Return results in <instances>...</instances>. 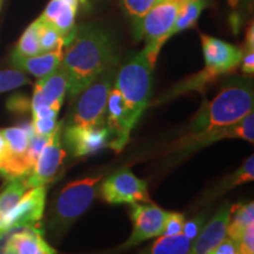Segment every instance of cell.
Wrapping results in <instances>:
<instances>
[{
  "mask_svg": "<svg viewBox=\"0 0 254 254\" xmlns=\"http://www.w3.org/2000/svg\"><path fill=\"white\" fill-rule=\"evenodd\" d=\"M153 64L145 50L133 55L117 71L114 86L118 87L126 107L127 127L132 131L147 109L152 97Z\"/></svg>",
  "mask_w": 254,
  "mask_h": 254,
  "instance_id": "obj_3",
  "label": "cell"
},
{
  "mask_svg": "<svg viewBox=\"0 0 254 254\" xmlns=\"http://www.w3.org/2000/svg\"><path fill=\"white\" fill-rule=\"evenodd\" d=\"M167 213L168 212L154 205L153 202L133 204L131 207V219L133 224L132 234L123 245L117 247L114 252H123L131 247L140 245L146 240L161 236Z\"/></svg>",
  "mask_w": 254,
  "mask_h": 254,
  "instance_id": "obj_9",
  "label": "cell"
},
{
  "mask_svg": "<svg viewBox=\"0 0 254 254\" xmlns=\"http://www.w3.org/2000/svg\"><path fill=\"white\" fill-rule=\"evenodd\" d=\"M4 153H5V139L4 136H2L1 132H0V159H1Z\"/></svg>",
  "mask_w": 254,
  "mask_h": 254,
  "instance_id": "obj_36",
  "label": "cell"
},
{
  "mask_svg": "<svg viewBox=\"0 0 254 254\" xmlns=\"http://www.w3.org/2000/svg\"><path fill=\"white\" fill-rule=\"evenodd\" d=\"M206 218H207V213L204 212V213H200L196 217L190 219V220H185V224H184L183 227V233L187 238H190V240H194L199 236L202 228H204Z\"/></svg>",
  "mask_w": 254,
  "mask_h": 254,
  "instance_id": "obj_28",
  "label": "cell"
},
{
  "mask_svg": "<svg viewBox=\"0 0 254 254\" xmlns=\"http://www.w3.org/2000/svg\"><path fill=\"white\" fill-rule=\"evenodd\" d=\"M27 84H30V80L23 71H19V69L0 71V93L14 90V88Z\"/></svg>",
  "mask_w": 254,
  "mask_h": 254,
  "instance_id": "obj_26",
  "label": "cell"
},
{
  "mask_svg": "<svg viewBox=\"0 0 254 254\" xmlns=\"http://www.w3.org/2000/svg\"><path fill=\"white\" fill-rule=\"evenodd\" d=\"M64 46L60 45L56 50L50 52L39 53L32 57H17L11 56V63L19 71H24L34 75L36 78H43L56 71L63 60Z\"/></svg>",
  "mask_w": 254,
  "mask_h": 254,
  "instance_id": "obj_17",
  "label": "cell"
},
{
  "mask_svg": "<svg viewBox=\"0 0 254 254\" xmlns=\"http://www.w3.org/2000/svg\"><path fill=\"white\" fill-rule=\"evenodd\" d=\"M241 69L247 75H252L254 73V49L244 51L243 60H241Z\"/></svg>",
  "mask_w": 254,
  "mask_h": 254,
  "instance_id": "obj_33",
  "label": "cell"
},
{
  "mask_svg": "<svg viewBox=\"0 0 254 254\" xmlns=\"http://www.w3.org/2000/svg\"><path fill=\"white\" fill-rule=\"evenodd\" d=\"M7 107L14 112H24L31 109V101H28L23 95L17 94L11 97L7 101Z\"/></svg>",
  "mask_w": 254,
  "mask_h": 254,
  "instance_id": "obj_32",
  "label": "cell"
},
{
  "mask_svg": "<svg viewBox=\"0 0 254 254\" xmlns=\"http://www.w3.org/2000/svg\"><path fill=\"white\" fill-rule=\"evenodd\" d=\"M67 94V75L62 66L45 77L39 78L34 85L31 111L41 107H60Z\"/></svg>",
  "mask_w": 254,
  "mask_h": 254,
  "instance_id": "obj_15",
  "label": "cell"
},
{
  "mask_svg": "<svg viewBox=\"0 0 254 254\" xmlns=\"http://www.w3.org/2000/svg\"><path fill=\"white\" fill-rule=\"evenodd\" d=\"M252 224H254V202L250 201L246 204L238 202L230 207L226 237L239 243L246 228Z\"/></svg>",
  "mask_w": 254,
  "mask_h": 254,
  "instance_id": "obj_18",
  "label": "cell"
},
{
  "mask_svg": "<svg viewBox=\"0 0 254 254\" xmlns=\"http://www.w3.org/2000/svg\"><path fill=\"white\" fill-rule=\"evenodd\" d=\"M101 178L103 176L75 180L60 190L51 205L47 217V226L51 232L62 234L87 211L97 195V186Z\"/></svg>",
  "mask_w": 254,
  "mask_h": 254,
  "instance_id": "obj_4",
  "label": "cell"
},
{
  "mask_svg": "<svg viewBox=\"0 0 254 254\" xmlns=\"http://www.w3.org/2000/svg\"><path fill=\"white\" fill-rule=\"evenodd\" d=\"M2 254H57V251L45 240L40 225L21 226L0 234Z\"/></svg>",
  "mask_w": 254,
  "mask_h": 254,
  "instance_id": "obj_12",
  "label": "cell"
},
{
  "mask_svg": "<svg viewBox=\"0 0 254 254\" xmlns=\"http://www.w3.org/2000/svg\"><path fill=\"white\" fill-rule=\"evenodd\" d=\"M46 186H38L24 193L19 202L0 221L2 232L21 226L40 225L46 205Z\"/></svg>",
  "mask_w": 254,
  "mask_h": 254,
  "instance_id": "obj_11",
  "label": "cell"
},
{
  "mask_svg": "<svg viewBox=\"0 0 254 254\" xmlns=\"http://www.w3.org/2000/svg\"><path fill=\"white\" fill-rule=\"evenodd\" d=\"M209 2L211 0H187L180 13L178 14L176 23H174L172 30L170 31L168 38L194 26L200 14L209 5Z\"/></svg>",
  "mask_w": 254,
  "mask_h": 254,
  "instance_id": "obj_21",
  "label": "cell"
},
{
  "mask_svg": "<svg viewBox=\"0 0 254 254\" xmlns=\"http://www.w3.org/2000/svg\"><path fill=\"white\" fill-rule=\"evenodd\" d=\"M2 1H4V0H0V8H1V5H2Z\"/></svg>",
  "mask_w": 254,
  "mask_h": 254,
  "instance_id": "obj_38",
  "label": "cell"
},
{
  "mask_svg": "<svg viewBox=\"0 0 254 254\" xmlns=\"http://www.w3.org/2000/svg\"><path fill=\"white\" fill-rule=\"evenodd\" d=\"M237 1H239V0H230V2H232V4H236Z\"/></svg>",
  "mask_w": 254,
  "mask_h": 254,
  "instance_id": "obj_37",
  "label": "cell"
},
{
  "mask_svg": "<svg viewBox=\"0 0 254 254\" xmlns=\"http://www.w3.org/2000/svg\"><path fill=\"white\" fill-rule=\"evenodd\" d=\"M58 125L57 118H33L32 120L33 131L40 135H50Z\"/></svg>",
  "mask_w": 254,
  "mask_h": 254,
  "instance_id": "obj_29",
  "label": "cell"
},
{
  "mask_svg": "<svg viewBox=\"0 0 254 254\" xmlns=\"http://www.w3.org/2000/svg\"><path fill=\"white\" fill-rule=\"evenodd\" d=\"M62 128L63 125L59 124L55 131L51 133L33 168L25 177L28 190L38 186H46L59 173L66 157V151L62 145Z\"/></svg>",
  "mask_w": 254,
  "mask_h": 254,
  "instance_id": "obj_10",
  "label": "cell"
},
{
  "mask_svg": "<svg viewBox=\"0 0 254 254\" xmlns=\"http://www.w3.org/2000/svg\"><path fill=\"white\" fill-rule=\"evenodd\" d=\"M254 49V38H253V25H251L246 34V43H245V50Z\"/></svg>",
  "mask_w": 254,
  "mask_h": 254,
  "instance_id": "obj_34",
  "label": "cell"
},
{
  "mask_svg": "<svg viewBox=\"0 0 254 254\" xmlns=\"http://www.w3.org/2000/svg\"><path fill=\"white\" fill-rule=\"evenodd\" d=\"M194 240H190L185 234L159 236L152 245L139 251L136 254H187Z\"/></svg>",
  "mask_w": 254,
  "mask_h": 254,
  "instance_id": "obj_20",
  "label": "cell"
},
{
  "mask_svg": "<svg viewBox=\"0 0 254 254\" xmlns=\"http://www.w3.org/2000/svg\"><path fill=\"white\" fill-rule=\"evenodd\" d=\"M100 196L109 204L152 202L147 184L139 179L128 168H122L105 179L100 186Z\"/></svg>",
  "mask_w": 254,
  "mask_h": 254,
  "instance_id": "obj_8",
  "label": "cell"
},
{
  "mask_svg": "<svg viewBox=\"0 0 254 254\" xmlns=\"http://www.w3.org/2000/svg\"><path fill=\"white\" fill-rule=\"evenodd\" d=\"M63 2H65L66 5L71 6V7L75 8V9H79V6H80L82 0H62Z\"/></svg>",
  "mask_w": 254,
  "mask_h": 254,
  "instance_id": "obj_35",
  "label": "cell"
},
{
  "mask_svg": "<svg viewBox=\"0 0 254 254\" xmlns=\"http://www.w3.org/2000/svg\"><path fill=\"white\" fill-rule=\"evenodd\" d=\"M222 139H244V140L254 141V113L253 111L244 117L233 125L222 127V128L211 131L205 134L193 136H180L172 146V153L180 159L187 154L194 153L206 146L220 141Z\"/></svg>",
  "mask_w": 254,
  "mask_h": 254,
  "instance_id": "obj_7",
  "label": "cell"
},
{
  "mask_svg": "<svg viewBox=\"0 0 254 254\" xmlns=\"http://www.w3.org/2000/svg\"><path fill=\"white\" fill-rule=\"evenodd\" d=\"M185 2L161 0L142 18L134 32L135 40H145V52L150 62L155 65L161 47L170 39L168 34L176 23Z\"/></svg>",
  "mask_w": 254,
  "mask_h": 254,
  "instance_id": "obj_6",
  "label": "cell"
},
{
  "mask_svg": "<svg viewBox=\"0 0 254 254\" xmlns=\"http://www.w3.org/2000/svg\"><path fill=\"white\" fill-rule=\"evenodd\" d=\"M254 88L250 77L232 78L213 100L206 101L195 114L184 136L205 134L233 125L253 111Z\"/></svg>",
  "mask_w": 254,
  "mask_h": 254,
  "instance_id": "obj_2",
  "label": "cell"
},
{
  "mask_svg": "<svg viewBox=\"0 0 254 254\" xmlns=\"http://www.w3.org/2000/svg\"><path fill=\"white\" fill-rule=\"evenodd\" d=\"M230 207V205L225 204L219 209L193 241L192 247L187 254H212L214 247L226 237Z\"/></svg>",
  "mask_w": 254,
  "mask_h": 254,
  "instance_id": "obj_16",
  "label": "cell"
},
{
  "mask_svg": "<svg viewBox=\"0 0 254 254\" xmlns=\"http://www.w3.org/2000/svg\"><path fill=\"white\" fill-rule=\"evenodd\" d=\"M39 53H41V49L39 44V21L37 19L20 37L12 55L17 57H32Z\"/></svg>",
  "mask_w": 254,
  "mask_h": 254,
  "instance_id": "obj_23",
  "label": "cell"
},
{
  "mask_svg": "<svg viewBox=\"0 0 254 254\" xmlns=\"http://www.w3.org/2000/svg\"><path fill=\"white\" fill-rule=\"evenodd\" d=\"M160 1L161 0H122L124 9L132 20L133 30H135L142 18Z\"/></svg>",
  "mask_w": 254,
  "mask_h": 254,
  "instance_id": "obj_25",
  "label": "cell"
},
{
  "mask_svg": "<svg viewBox=\"0 0 254 254\" xmlns=\"http://www.w3.org/2000/svg\"><path fill=\"white\" fill-rule=\"evenodd\" d=\"M254 179V155H250L246 159L245 163L241 165L240 168H238L236 172H233L230 176L221 180L217 184L211 192L208 193V196L205 200L206 201H213L218 196H220L222 193L227 192L228 190H232L233 187H237L241 184L251 183Z\"/></svg>",
  "mask_w": 254,
  "mask_h": 254,
  "instance_id": "obj_19",
  "label": "cell"
},
{
  "mask_svg": "<svg viewBox=\"0 0 254 254\" xmlns=\"http://www.w3.org/2000/svg\"><path fill=\"white\" fill-rule=\"evenodd\" d=\"M72 37L60 66L67 75L68 98L74 100L105 69L117 65L118 58L112 36L98 25H82Z\"/></svg>",
  "mask_w": 254,
  "mask_h": 254,
  "instance_id": "obj_1",
  "label": "cell"
},
{
  "mask_svg": "<svg viewBox=\"0 0 254 254\" xmlns=\"http://www.w3.org/2000/svg\"><path fill=\"white\" fill-rule=\"evenodd\" d=\"M117 65L101 73L88 86L75 97L74 104L67 114V124L90 128L106 127L107 98L114 84Z\"/></svg>",
  "mask_w": 254,
  "mask_h": 254,
  "instance_id": "obj_5",
  "label": "cell"
},
{
  "mask_svg": "<svg viewBox=\"0 0 254 254\" xmlns=\"http://www.w3.org/2000/svg\"><path fill=\"white\" fill-rule=\"evenodd\" d=\"M239 254H254V224L246 228L245 233L238 243Z\"/></svg>",
  "mask_w": 254,
  "mask_h": 254,
  "instance_id": "obj_30",
  "label": "cell"
},
{
  "mask_svg": "<svg viewBox=\"0 0 254 254\" xmlns=\"http://www.w3.org/2000/svg\"><path fill=\"white\" fill-rule=\"evenodd\" d=\"M64 144L73 157H85L109 147L110 133L104 128H90L74 125H65L63 132Z\"/></svg>",
  "mask_w": 254,
  "mask_h": 254,
  "instance_id": "obj_14",
  "label": "cell"
},
{
  "mask_svg": "<svg viewBox=\"0 0 254 254\" xmlns=\"http://www.w3.org/2000/svg\"><path fill=\"white\" fill-rule=\"evenodd\" d=\"M185 220L186 219L184 214L177 213V212H168L161 236H174V234L182 233Z\"/></svg>",
  "mask_w": 254,
  "mask_h": 254,
  "instance_id": "obj_27",
  "label": "cell"
},
{
  "mask_svg": "<svg viewBox=\"0 0 254 254\" xmlns=\"http://www.w3.org/2000/svg\"><path fill=\"white\" fill-rule=\"evenodd\" d=\"M212 254H239V246L237 241L225 237L212 251Z\"/></svg>",
  "mask_w": 254,
  "mask_h": 254,
  "instance_id": "obj_31",
  "label": "cell"
},
{
  "mask_svg": "<svg viewBox=\"0 0 254 254\" xmlns=\"http://www.w3.org/2000/svg\"><path fill=\"white\" fill-rule=\"evenodd\" d=\"M27 190L25 177L9 182L5 190L0 193V221L18 204L19 200L21 199V196Z\"/></svg>",
  "mask_w": 254,
  "mask_h": 254,
  "instance_id": "obj_22",
  "label": "cell"
},
{
  "mask_svg": "<svg viewBox=\"0 0 254 254\" xmlns=\"http://www.w3.org/2000/svg\"><path fill=\"white\" fill-rule=\"evenodd\" d=\"M205 68L214 75L233 72L240 66L244 51L218 38L201 34Z\"/></svg>",
  "mask_w": 254,
  "mask_h": 254,
  "instance_id": "obj_13",
  "label": "cell"
},
{
  "mask_svg": "<svg viewBox=\"0 0 254 254\" xmlns=\"http://www.w3.org/2000/svg\"><path fill=\"white\" fill-rule=\"evenodd\" d=\"M38 21H39V44L41 53L50 52L60 45H65V38L57 30L55 25L45 23L39 18H38Z\"/></svg>",
  "mask_w": 254,
  "mask_h": 254,
  "instance_id": "obj_24",
  "label": "cell"
}]
</instances>
